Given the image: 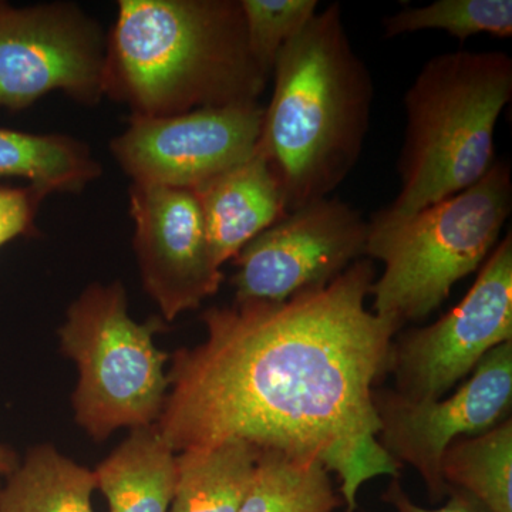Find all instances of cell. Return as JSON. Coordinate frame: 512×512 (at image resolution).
<instances>
[{
  "instance_id": "1",
  "label": "cell",
  "mask_w": 512,
  "mask_h": 512,
  "mask_svg": "<svg viewBox=\"0 0 512 512\" xmlns=\"http://www.w3.org/2000/svg\"><path fill=\"white\" fill-rule=\"evenodd\" d=\"M372 259L284 302H234L201 315L204 342L167 373L157 429L175 453L241 440L312 458L338 474L348 512L402 466L379 441L372 393L400 328L367 309Z\"/></svg>"
},
{
  "instance_id": "2",
  "label": "cell",
  "mask_w": 512,
  "mask_h": 512,
  "mask_svg": "<svg viewBox=\"0 0 512 512\" xmlns=\"http://www.w3.org/2000/svg\"><path fill=\"white\" fill-rule=\"evenodd\" d=\"M268 80L239 0H120L107 33L106 96L131 116L259 103Z\"/></svg>"
},
{
  "instance_id": "3",
  "label": "cell",
  "mask_w": 512,
  "mask_h": 512,
  "mask_svg": "<svg viewBox=\"0 0 512 512\" xmlns=\"http://www.w3.org/2000/svg\"><path fill=\"white\" fill-rule=\"evenodd\" d=\"M258 150L291 212L330 192L355 167L370 124L373 83L333 3L279 52Z\"/></svg>"
},
{
  "instance_id": "4",
  "label": "cell",
  "mask_w": 512,
  "mask_h": 512,
  "mask_svg": "<svg viewBox=\"0 0 512 512\" xmlns=\"http://www.w3.org/2000/svg\"><path fill=\"white\" fill-rule=\"evenodd\" d=\"M512 96L503 52L443 53L404 96L399 194L372 222L394 224L478 183L495 163V127Z\"/></svg>"
},
{
  "instance_id": "5",
  "label": "cell",
  "mask_w": 512,
  "mask_h": 512,
  "mask_svg": "<svg viewBox=\"0 0 512 512\" xmlns=\"http://www.w3.org/2000/svg\"><path fill=\"white\" fill-rule=\"evenodd\" d=\"M511 205L510 165L495 161L478 183L406 220L369 222L366 256L384 266L373 313L402 329L439 309L493 252Z\"/></svg>"
},
{
  "instance_id": "6",
  "label": "cell",
  "mask_w": 512,
  "mask_h": 512,
  "mask_svg": "<svg viewBox=\"0 0 512 512\" xmlns=\"http://www.w3.org/2000/svg\"><path fill=\"white\" fill-rule=\"evenodd\" d=\"M163 319L138 323L120 281L87 286L59 329L60 350L76 363L74 419L94 441L119 429L157 424L168 392L167 353L154 336Z\"/></svg>"
},
{
  "instance_id": "7",
  "label": "cell",
  "mask_w": 512,
  "mask_h": 512,
  "mask_svg": "<svg viewBox=\"0 0 512 512\" xmlns=\"http://www.w3.org/2000/svg\"><path fill=\"white\" fill-rule=\"evenodd\" d=\"M106 66L107 33L76 3L0 6V107L26 110L53 92L97 106Z\"/></svg>"
},
{
  "instance_id": "8",
  "label": "cell",
  "mask_w": 512,
  "mask_h": 512,
  "mask_svg": "<svg viewBox=\"0 0 512 512\" xmlns=\"http://www.w3.org/2000/svg\"><path fill=\"white\" fill-rule=\"evenodd\" d=\"M512 342V237L495 245L463 301L433 325L393 340L389 372L406 399L436 400L491 350Z\"/></svg>"
},
{
  "instance_id": "9",
  "label": "cell",
  "mask_w": 512,
  "mask_h": 512,
  "mask_svg": "<svg viewBox=\"0 0 512 512\" xmlns=\"http://www.w3.org/2000/svg\"><path fill=\"white\" fill-rule=\"evenodd\" d=\"M369 222L338 198L296 208L232 259L235 302H284L330 284L366 256Z\"/></svg>"
},
{
  "instance_id": "10",
  "label": "cell",
  "mask_w": 512,
  "mask_h": 512,
  "mask_svg": "<svg viewBox=\"0 0 512 512\" xmlns=\"http://www.w3.org/2000/svg\"><path fill=\"white\" fill-rule=\"evenodd\" d=\"M379 441L396 463L413 467L431 501L447 497L441 458L453 441L477 436L511 417L512 342L491 350L453 394L406 399L396 390L372 393Z\"/></svg>"
},
{
  "instance_id": "11",
  "label": "cell",
  "mask_w": 512,
  "mask_h": 512,
  "mask_svg": "<svg viewBox=\"0 0 512 512\" xmlns=\"http://www.w3.org/2000/svg\"><path fill=\"white\" fill-rule=\"evenodd\" d=\"M264 107H210L167 117H133L110 148L133 184L197 190L254 156Z\"/></svg>"
},
{
  "instance_id": "12",
  "label": "cell",
  "mask_w": 512,
  "mask_h": 512,
  "mask_svg": "<svg viewBox=\"0 0 512 512\" xmlns=\"http://www.w3.org/2000/svg\"><path fill=\"white\" fill-rule=\"evenodd\" d=\"M134 252L148 295L171 322L220 291L224 274L212 255L197 195L185 188L131 183Z\"/></svg>"
},
{
  "instance_id": "13",
  "label": "cell",
  "mask_w": 512,
  "mask_h": 512,
  "mask_svg": "<svg viewBox=\"0 0 512 512\" xmlns=\"http://www.w3.org/2000/svg\"><path fill=\"white\" fill-rule=\"evenodd\" d=\"M218 266L282 220L288 210L278 178L261 151L194 190Z\"/></svg>"
},
{
  "instance_id": "14",
  "label": "cell",
  "mask_w": 512,
  "mask_h": 512,
  "mask_svg": "<svg viewBox=\"0 0 512 512\" xmlns=\"http://www.w3.org/2000/svg\"><path fill=\"white\" fill-rule=\"evenodd\" d=\"M94 474L110 512H168L177 485V453L157 424L137 427Z\"/></svg>"
},
{
  "instance_id": "15",
  "label": "cell",
  "mask_w": 512,
  "mask_h": 512,
  "mask_svg": "<svg viewBox=\"0 0 512 512\" xmlns=\"http://www.w3.org/2000/svg\"><path fill=\"white\" fill-rule=\"evenodd\" d=\"M100 175V161L77 138L0 127V178H23L50 195L83 191Z\"/></svg>"
},
{
  "instance_id": "16",
  "label": "cell",
  "mask_w": 512,
  "mask_h": 512,
  "mask_svg": "<svg viewBox=\"0 0 512 512\" xmlns=\"http://www.w3.org/2000/svg\"><path fill=\"white\" fill-rule=\"evenodd\" d=\"M261 448L232 440L177 454L178 478L168 512H238Z\"/></svg>"
},
{
  "instance_id": "17",
  "label": "cell",
  "mask_w": 512,
  "mask_h": 512,
  "mask_svg": "<svg viewBox=\"0 0 512 512\" xmlns=\"http://www.w3.org/2000/svg\"><path fill=\"white\" fill-rule=\"evenodd\" d=\"M94 490V471L39 444L0 488V512H94Z\"/></svg>"
},
{
  "instance_id": "18",
  "label": "cell",
  "mask_w": 512,
  "mask_h": 512,
  "mask_svg": "<svg viewBox=\"0 0 512 512\" xmlns=\"http://www.w3.org/2000/svg\"><path fill=\"white\" fill-rule=\"evenodd\" d=\"M342 504L328 468L319 461L261 448L238 512H335Z\"/></svg>"
},
{
  "instance_id": "19",
  "label": "cell",
  "mask_w": 512,
  "mask_h": 512,
  "mask_svg": "<svg viewBox=\"0 0 512 512\" xmlns=\"http://www.w3.org/2000/svg\"><path fill=\"white\" fill-rule=\"evenodd\" d=\"M447 487L476 498L488 512H512V419L453 441L441 458Z\"/></svg>"
},
{
  "instance_id": "20",
  "label": "cell",
  "mask_w": 512,
  "mask_h": 512,
  "mask_svg": "<svg viewBox=\"0 0 512 512\" xmlns=\"http://www.w3.org/2000/svg\"><path fill=\"white\" fill-rule=\"evenodd\" d=\"M387 37L421 30H443L464 42L468 37L488 33L512 36L511 0H437L421 8H407L384 19Z\"/></svg>"
},
{
  "instance_id": "21",
  "label": "cell",
  "mask_w": 512,
  "mask_h": 512,
  "mask_svg": "<svg viewBox=\"0 0 512 512\" xmlns=\"http://www.w3.org/2000/svg\"><path fill=\"white\" fill-rule=\"evenodd\" d=\"M249 50L259 69L271 79L282 47L318 13L316 0H239Z\"/></svg>"
},
{
  "instance_id": "22",
  "label": "cell",
  "mask_w": 512,
  "mask_h": 512,
  "mask_svg": "<svg viewBox=\"0 0 512 512\" xmlns=\"http://www.w3.org/2000/svg\"><path fill=\"white\" fill-rule=\"evenodd\" d=\"M45 192L28 185L25 188L0 185V248L12 239L36 232V217Z\"/></svg>"
},
{
  "instance_id": "23",
  "label": "cell",
  "mask_w": 512,
  "mask_h": 512,
  "mask_svg": "<svg viewBox=\"0 0 512 512\" xmlns=\"http://www.w3.org/2000/svg\"><path fill=\"white\" fill-rule=\"evenodd\" d=\"M448 501L437 510H427L414 503L409 494L404 491L399 478H392L389 487L382 495L384 503L392 505L396 512H488L476 498L457 488L448 487Z\"/></svg>"
},
{
  "instance_id": "24",
  "label": "cell",
  "mask_w": 512,
  "mask_h": 512,
  "mask_svg": "<svg viewBox=\"0 0 512 512\" xmlns=\"http://www.w3.org/2000/svg\"><path fill=\"white\" fill-rule=\"evenodd\" d=\"M19 463L18 453L13 448L0 444V476H10Z\"/></svg>"
},
{
  "instance_id": "25",
  "label": "cell",
  "mask_w": 512,
  "mask_h": 512,
  "mask_svg": "<svg viewBox=\"0 0 512 512\" xmlns=\"http://www.w3.org/2000/svg\"><path fill=\"white\" fill-rule=\"evenodd\" d=\"M3 3H5V2H0V6H2V5H3Z\"/></svg>"
}]
</instances>
